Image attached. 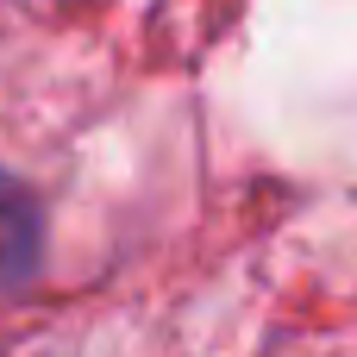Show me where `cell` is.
Instances as JSON below:
<instances>
[{"instance_id":"cell-1","label":"cell","mask_w":357,"mask_h":357,"mask_svg":"<svg viewBox=\"0 0 357 357\" xmlns=\"http://www.w3.org/2000/svg\"><path fill=\"white\" fill-rule=\"evenodd\" d=\"M38 264V207L0 169V289H19Z\"/></svg>"}]
</instances>
